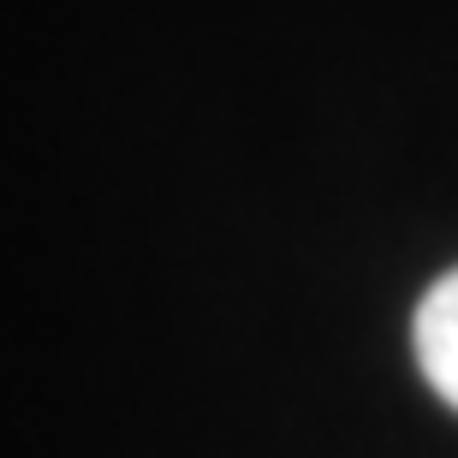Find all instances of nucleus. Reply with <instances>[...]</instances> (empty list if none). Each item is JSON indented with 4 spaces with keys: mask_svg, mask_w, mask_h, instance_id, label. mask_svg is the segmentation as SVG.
Masks as SVG:
<instances>
[{
    "mask_svg": "<svg viewBox=\"0 0 458 458\" xmlns=\"http://www.w3.org/2000/svg\"><path fill=\"white\" fill-rule=\"evenodd\" d=\"M411 352H417V369L435 387V399L458 411V268L423 292V304L411 316Z\"/></svg>",
    "mask_w": 458,
    "mask_h": 458,
    "instance_id": "nucleus-1",
    "label": "nucleus"
}]
</instances>
